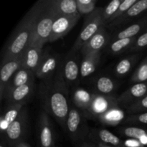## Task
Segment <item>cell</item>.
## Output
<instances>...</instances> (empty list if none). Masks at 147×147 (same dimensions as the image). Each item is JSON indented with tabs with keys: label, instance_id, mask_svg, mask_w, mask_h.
<instances>
[{
	"label": "cell",
	"instance_id": "15",
	"mask_svg": "<svg viewBox=\"0 0 147 147\" xmlns=\"http://www.w3.org/2000/svg\"><path fill=\"white\" fill-rule=\"evenodd\" d=\"M39 140L41 147H55L53 126L49 114L42 111L40 116L38 124Z\"/></svg>",
	"mask_w": 147,
	"mask_h": 147
},
{
	"label": "cell",
	"instance_id": "19",
	"mask_svg": "<svg viewBox=\"0 0 147 147\" xmlns=\"http://www.w3.org/2000/svg\"><path fill=\"white\" fill-rule=\"evenodd\" d=\"M88 140L102 142L111 147H126L125 142L106 129H93L90 130Z\"/></svg>",
	"mask_w": 147,
	"mask_h": 147
},
{
	"label": "cell",
	"instance_id": "37",
	"mask_svg": "<svg viewBox=\"0 0 147 147\" xmlns=\"http://www.w3.org/2000/svg\"><path fill=\"white\" fill-rule=\"evenodd\" d=\"M126 147H146L140 143V142L134 139H129L125 142Z\"/></svg>",
	"mask_w": 147,
	"mask_h": 147
},
{
	"label": "cell",
	"instance_id": "9",
	"mask_svg": "<svg viewBox=\"0 0 147 147\" xmlns=\"http://www.w3.org/2000/svg\"><path fill=\"white\" fill-rule=\"evenodd\" d=\"M80 17V14L57 15L53 23L49 42H53L65 36L77 24Z\"/></svg>",
	"mask_w": 147,
	"mask_h": 147
},
{
	"label": "cell",
	"instance_id": "12",
	"mask_svg": "<svg viewBox=\"0 0 147 147\" xmlns=\"http://www.w3.org/2000/svg\"><path fill=\"white\" fill-rule=\"evenodd\" d=\"M22 65L21 58L11 59L2 62L0 71V97L1 100L4 98V93L7 86L11 81L17 70Z\"/></svg>",
	"mask_w": 147,
	"mask_h": 147
},
{
	"label": "cell",
	"instance_id": "21",
	"mask_svg": "<svg viewBox=\"0 0 147 147\" xmlns=\"http://www.w3.org/2000/svg\"><path fill=\"white\" fill-rule=\"evenodd\" d=\"M35 77V74L32 71L28 70L24 66L22 65V67L14 74V76L11 78V81L7 86L5 90V93H4V96L8 90H11L14 88L24 86V85H27L31 83H34V78Z\"/></svg>",
	"mask_w": 147,
	"mask_h": 147
},
{
	"label": "cell",
	"instance_id": "31",
	"mask_svg": "<svg viewBox=\"0 0 147 147\" xmlns=\"http://www.w3.org/2000/svg\"><path fill=\"white\" fill-rule=\"evenodd\" d=\"M134 83H147V57L139 64L131 78Z\"/></svg>",
	"mask_w": 147,
	"mask_h": 147
},
{
	"label": "cell",
	"instance_id": "23",
	"mask_svg": "<svg viewBox=\"0 0 147 147\" xmlns=\"http://www.w3.org/2000/svg\"><path fill=\"white\" fill-rule=\"evenodd\" d=\"M80 63V77L82 78L88 77L95 72L100 63V53L82 55Z\"/></svg>",
	"mask_w": 147,
	"mask_h": 147
},
{
	"label": "cell",
	"instance_id": "39",
	"mask_svg": "<svg viewBox=\"0 0 147 147\" xmlns=\"http://www.w3.org/2000/svg\"><path fill=\"white\" fill-rule=\"evenodd\" d=\"M91 142H93V143L95 144V145H96L97 147H111V146H109V145H106V144H105L102 143V142H97V141H91Z\"/></svg>",
	"mask_w": 147,
	"mask_h": 147
},
{
	"label": "cell",
	"instance_id": "38",
	"mask_svg": "<svg viewBox=\"0 0 147 147\" xmlns=\"http://www.w3.org/2000/svg\"><path fill=\"white\" fill-rule=\"evenodd\" d=\"M78 147H97L95 145V144L93 142H92L91 141L88 140V141H86V142L83 144L82 145H80V146Z\"/></svg>",
	"mask_w": 147,
	"mask_h": 147
},
{
	"label": "cell",
	"instance_id": "33",
	"mask_svg": "<svg viewBox=\"0 0 147 147\" xmlns=\"http://www.w3.org/2000/svg\"><path fill=\"white\" fill-rule=\"evenodd\" d=\"M126 112L130 114H136V113H144L147 111V95L142 98V99L126 108Z\"/></svg>",
	"mask_w": 147,
	"mask_h": 147
},
{
	"label": "cell",
	"instance_id": "10",
	"mask_svg": "<svg viewBox=\"0 0 147 147\" xmlns=\"http://www.w3.org/2000/svg\"><path fill=\"white\" fill-rule=\"evenodd\" d=\"M61 70L63 78L68 87L75 86L80 77V64L78 63L75 53H70L61 63Z\"/></svg>",
	"mask_w": 147,
	"mask_h": 147
},
{
	"label": "cell",
	"instance_id": "13",
	"mask_svg": "<svg viewBox=\"0 0 147 147\" xmlns=\"http://www.w3.org/2000/svg\"><path fill=\"white\" fill-rule=\"evenodd\" d=\"M111 38V37L107 32V28L103 26L98 32L84 45L80 50V53L82 55L101 53L102 50L107 47L110 42Z\"/></svg>",
	"mask_w": 147,
	"mask_h": 147
},
{
	"label": "cell",
	"instance_id": "8",
	"mask_svg": "<svg viewBox=\"0 0 147 147\" xmlns=\"http://www.w3.org/2000/svg\"><path fill=\"white\" fill-rule=\"evenodd\" d=\"M118 106H119L116 98L95 93L93 100L86 116L89 119L97 120L100 116Z\"/></svg>",
	"mask_w": 147,
	"mask_h": 147
},
{
	"label": "cell",
	"instance_id": "35",
	"mask_svg": "<svg viewBox=\"0 0 147 147\" xmlns=\"http://www.w3.org/2000/svg\"><path fill=\"white\" fill-rule=\"evenodd\" d=\"M146 47H147V30L137 37L134 45L128 53H137Z\"/></svg>",
	"mask_w": 147,
	"mask_h": 147
},
{
	"label": "cell",
	"instance_id": "36",
	"mask_svg": "<svg viewBox=\"0 0 147 147\" xmlns=\"http://www.w3.org/2000/svg\"><path fill=\"white\" fill-rule=\"evenodd\" d=\"M137 1L138 0H123V1H122L121 6L119 7L118 11H116L115 15L113 16V17L112 18V20L111 22V23L112 22L114 21V20H117V19L120 18L121 17H122V16H123V14H124L125 13H126V11H127L128 10H129V9H130L131 7L132 6H133Z\"/></svg>",
	"mask_w": 147,
	"mask_h": 147
},
{
	"label": "cell",
	"instance_id": "20",
	"mask_svg": "<svg viewBox=\"0 0 147 147\" xmlns=\"http://www.w3.org/2000/svg\"><path fill=\"white\" fill-rule=\"evenodd\" d=\"M94 96L95 93L88 91L86 89L77 88L74 90L72 96L73 105L86 116L90 109Z\"/></svg>",
	"mask_w": 147,
	"mask_h": 147
},
{
	"label": "cell",
	"instance_id": "18",
	"mask_svg": "<svg viewBox=\"0 0 147 147\" xmlns=\"http://www.w3.org/2000/svg\"><path fill=\"white\" fill-rule=\"evenodd\" d=\"M43 53V47L30 44L22 56V66L35 74L36 70L41 61Z\"/></svg>",
	"mask_w": 147,
	"mask_h": 147
},
{
	"label": "cell",
	"instance_id": "1",
	"mask_svg": "<svg viewBox=\"0 0 147 147\" xmlns=\"http://www.w3.org/2000/svg\"><path fill=\"white\" fill-rule=\"evenodd\" d=\"M68 90L63 78L60 65L53 78L42 80L39 90L45 111L53 116L65 131H66V121L70 108Z\"/></svg>",
	"mask_w": 147,
	"mask_h": 147
},
{
	"label": "cell",
	"instance_id": "27",
	"mask_svg": "<svg viewBox=\"0 0 147 147\" xmlns=\"http://www.w3.org/2000/svg\"><path fill=\"white\" fill-rule=\"evenodd\" d=\"M123 111L119 106L111 109L97 119L102 123L109 126H117L126 119Z\"/></svg>",
	"mask_w": 147,
	"mask_h": 147
},
{
	"label": "cell",
	"instance_id": "2",
	"mask_svg": "<svg viewBox=\"0 0 147 147\" xmlns=\"http://www.w3.org/2000/svg\"><path fill=\"white\" fill-rule=\"evenodd\" d=\"M29 11L32 20V37L30 44L43 47L49 42L53 23L57 16L53 0L37 1Z\"/></svg>",
	"mask_w": 147,
	"mask_h": 147
},
{
	"label": "cell",
	"instance_id": "29",
	"mask_svg": "<svg viewBox=\"0 0 147 147\" xmlns=\"http://www.w3.org/2000/svg\"><path fill=\"white\" fill-rule=\"evenodd\" d=\"M119 134L124 137L129 139L139 141L142 138L147 135V130L141 127L136 126H128L122 127L119 130Z\"/></svg>",
	"mask_w": 147,
	"mask_h": 147
},
{
	"label": "cell",
	"instance_id": "6",
	"mask_svg": "<svg viewBox=\"0 0 147 147\" xmlns=\"http://www.w3.org/2000/svg\"><path fill=\"white\" fill-rule=\"evenodd\" d=\"M28 124V115L25 108H23L20 116L7 128L4 135L6 142L9 147H14L22 142H24V136Z\"/></svg>",
	"mask_w": 147,
	"mask_h": 147
},
{
	"label": "cell",
	"instance_id": "24",
	"mask_svg": "<svg viewBox=\"0 0 147 147\" xmlns=\"http://www.w3.org/2000/svg\"><path fill=\"white\" fill-rule=\"evenodd\" d=\"M137 37L120 39L114 41H110L106 47V50L109 54L113 55H117L126 52H129L136 42Z\"/></svg>",
	"mask_w": 147,
	"mask_h": 147
},
{
	"label": "cell",
	"instance_id": "16",
	"mask_svg": "<svg viewBox=\"0 0 147 147\" xmlns=\"http://www.w3.org/2000/svg\"><path fill=\"white\" fill-rule=\"evenodd\" d=\"M34 83L14 88L5 93L4 98L7 105H24L34 92Z\"/></svg>",
	"mask_w": 147,
	"mask_h": 147
},
{
	"label": "cell",
	"instance_id": "5",
	"mask_svg": "<svg viewBox=\"0 0 147 147\" xmlns=\"http://www.w3.org/2000/svg\"><path fill=\"white\" fill-rule=\"evenodd\" d=\"M103 8L98 7L91 14L86 16L83 30L73 45L71 53H76L77 51L81 50L84 45L86 44L103 26H104L103 22Z\"/></svg>",
	"mask_w": 147,
	"mask_h": 147
},
{
	"label": "cell",
	"instance_id": "28",
	"mask_svg": "<svg viewBox=\"0 0 147 147\" xmlns=\"http://www.w3.org/2000/svg\"><path fill=\"white\" fill-rule=\"evenodd\" d=\"M94 87L98 94L111 96L116 88V83L110 77L102 76H99L95 80Z\"/></svg>",
	"mask_w": 147,
	"mask_h": 147
},
{
	"label": "cell",
	"instance_id": "41",
	"mask_svg": "<svg viewBox=\"0 0 147 147\" xmlns=\"http://www.w3.org/2000/svg\"><path fill=\"white\" fill-rule=\"evenodd\" d=\"M0 147H6V146L4 145V144L3 142H1V144H0Z\"/></svg>",
	"mask_w": 147,
	"mask_h": 147
},
{
	"label": "cell",
	"instance_id": "14",
	"mask_svg": "<svg viewBox=\"0 0 147 147\" xmlns=\"http://www.w3.org/2000/svg\"><path fill=\"white\" fill-rule=\"evenodd\" d=\"M147 95V83H136L117 98L119 107H129Z\"/></svg>",
	"mask_w": 147,
	"mask_h": 147
},
{
	"label": "cell",
	"instance_id": "11",
	"mask_svg": "<svg viewBox=\"0 0 147 147\" xmlns=\"http://www.w3.org/2000/svg\"><path fill=\"white\" fill-rule=\"evenodd\" d=\"M147 11V0H139L136 1L122 17L112 22L106 27L111 30L121 29L130 24L134 20L142 15Z\"/></svg>",
	"mask_w": 147,
	"mask_h": 147
},
{
	"label": "cell",
	"instance_id": "7",
	"mask_svg": "<svg viewBox=\"0 0 147 147\" xmlns=\"http://www.w3.org/2000/svg\"><path fill=\"white\" fill-rule=\"evenodd\" d=\"M61 57L57 53L45 50L41 61L35 72V76L42 80H47L55 75L61 65Z\"/></svg>",
	"mask_w": 147,
	"mask_h": 147
},
{
	"label": "cell",
	"instance_id": "4",
	"mask_svg": "<svg viewBox=\"0 0 147 147\" xmlns=\"http://www.w3.org/2000/svg\"><path fill=\"white\" fill-rule=\"evenodd\" d=\"M90 131L86 116L74 105H70L66 121V132L73 143L78 147L80 146L88 139Z\"/></svg>",
	"mask_w": 147,
	"mask_h": 147
},
{
	"label": "cell",
	"instance_id": "25",
	"mask_svg": "<svg viewBox=\"0 0 147 147\" xmlns=\"http://www.w3.org/2000/svg\"><path fill=\"white\" fill-rule=\"evenodd\" d=\"M139 55L134 54L119 60L113 68L115 76L119 78L127 76L139 60Z\"/></svg>",
	"mask_w": 147,
	"mask_h": 147
},
{
	"label": "cell",
	"instance_id": "26",
	"mask_svg": "<svg viewBox=\"0 0 147 147\" xmlns=\"http://www.w3.org/2000/svg\"><path fill=\"white\" fill-rule=\"evenodd\" d=\"M53 5L57 15H77L76 0H53Z\"/></svg>",
	"mask_w": 147,
	"mask_h": 147
},
{
	"label": "cell",
	"instance_id": "3",
	"mask_svg": "<svg viewBox=\"0 0 147 147\" xmlns=\"http://www.w3.org/2000/svg\"><path fill=\"white\" fill-rule=\"evenodd\" d=\"M32 37V20L29 11L24 17L11 35L7 45L4 60L21 58L31 43Z\"/></svg>",
	"mask_w": 147,
	"mask_h": 147
},
{
	"label": "cell",
	"instance_id": "34",
	"mask_svg": "<svg viewBox=\"0 0 147 147\" xmlns=\"http://www.w3.org/2000/svg\"><path fill=\"white\" fill-rule=\"evenodd\" d=\"M125 123L131 125H145L147 126V111L136 114H130L126 116Z\"/></svg>",
	"mask_w": 147,
	"mask_h": 147
},
{
	"label": "cell",
	"instance_id": "30",
	"mask_svg": "<svg viewBox=\"0 0 147 147\" xmlns=\"http://www.w3.org/2000/svg\"><path fill=\"white\" fill-rule=\"evenodd\" d=\"M123 0H113L111 1L103 11V22L104 27H107L111 22L112 18L119 9Z\"/></svg>",
	"mask_w": 147,
	"mask_h": 147
},
{
	"label": "cell",
	"instance_id": "32",
	"mask_svg": "<svg viewBox=\"0 0 147 147\" xmlns=\"http://www.w3.org/2000/svg\"><path fill=\"white\" fill-rule=\"evenodd\" d=\"M80 15H88L96 9V0H76Z\"/></svg>",
	"mask_w": 147,
	"mask_h": 147
},
{
	"label": "cell",
	"instance_id": "40",
	"mask_svg": "<svg viewBox=\"0 0 147 147\" xmlns=\"http://www.w3.org/2000/svg\"><path fill=\"white\" fill-rule=\"evenodd\" d=\"M14 147H30V146L28 144L26 143L25 142H22L20 143H19L18 144L16 145Z\"/></svg>",
	"mask_w": 147,
	"mask_h": 147
},
{
	"label": "cell",
	"instance_id": "42",
	"mask_svg": "<svg viewBox=\"0 0 147 147\" xmlns=\"http://www.w3.org/2000/svg\"><path fill=\"white\" fill-rule=\"evenodd\" d=\"M146 30H147V28H146Z\"/></svg>",
	"mask_w": 147,
	"mask_h": 147
},
{
	"label": "cell",
	"instance_id": "22",
	"mask_svg": "<svg viewBox=\"0 0 147 147\" xmlns=\"http://www.w3.org/2000/svg\"><path fill=\"white\" fill-rule=\"evenodd\" d=\"M23 108L24 105H7L0 119V129L2 134L18 118Z\"/></svg>",
	"mask_w": 147,
	"mask_h": 147
},
{
	"label": "cell",
	"instance_id": "17",
	"mask_svg": "<svg viewBox=\"0 0 147 147\" xmlns=\"http://www.w3.org/2000/svg\"><path fill=\"white\" fill-rule=\"evenodd\" d=\"M147 28V15L139 19L134 24H129L127 27H123L122 30H118L111 36V41L120 40V39L132 38L139 37Z\"/></svg>",
	"mask_w": 147,
	"mask_h": 147
}]
</instances>
